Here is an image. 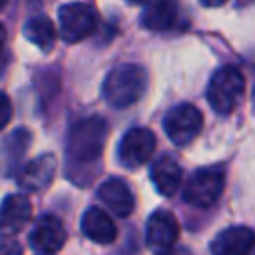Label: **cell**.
Instances as JSON below:
<instances>
[{"label": "cell", "mask_w": 255, "mask_h": 255, "mask_svg": "<svg viewBox=\"0 0 255 255\" xmlns=\"http://www.w3.org/2000/svg\"><path fill=\"white\" fill-rule=\"evenodd\" d=\"M108 137V122L90 116L70 128L66 141V173L78 185H88L100 163Z\"/></svg>", "instance_id": "cell-1"}, {"label": "cell", "mask_w": 255, "mask_h": 255, "mask_svg": "<svg viewBox=\"0 0 255 255\" xmlns=\"http://www.w3.org/2000/svg\"><path fill=\"white\" fill-rule=\"evenodd\" d=\"M147 88V72L139 64H118L112 68L104 80L102 94L106 102L114 108L133 106Z\"/></svg>", "instance_id": "cell-2"}, {"label": "cell", "mask_w": 255, "mask_h": 255, "mask_svg": "<svg viewBox=\"0 0 255 255\" xmlns=\"http://www.w3.org/2000/svg\"><path fill=\"white\" fill-rule=\"evenodd\" d=\"M243 92H245L243 72L237 66H223L211 76L205 94H207L209 106L217 114L229 116L237 108Z\"/></svg>", "instance_id": "cell-3"}, {"label": "cell", "mask_w": 255, "mask_h": 255, "mask_svg": "<svg viewBox=\"0 0 255 255\" xmlns=\"http://www.w3.org/2000/svg\"><path fill=\"white\" fill-rule=\"evenodd\" d=\"M225 185V173L221 165H209L195 169L185 187H183V199L195 207H209L213 205Z\"/></svg>", "instance_id": "cell-4"}, {"label": "cell", "mask_w": 255, "mask_h": 255, "mask_svg": "<svg viewBox=\"0 0 255 255\" xmlns=\"http://www.w3.org/2000/svg\"><path fill=\"white\" fill-rule=\"evenodd\" d=\"M203 128L201 112L191 104H177L163 116V131L175 145L191 143Z\"/></svg>", "instance_id": "cell-5"}, {"label": "cell", "mask_w": 255, "mask_h": 255, "mask_svg": "<svg viewBox=\"0 0 255 255\" xmlns=\"http://www.w3.org/2000/svg\"><path fill=\"white\" fill-rule=\"evenodd\" d=\"M60 16V34L68 44H76L90 34H94L98 26V16L92 6L76 2V4H64L58 12Z\"/></svg>", "instance_id": "cell-6"}, {"label": "cell", "mask_w": 255, "mask_h": 255, "mask_svg": "<svg viewBox=\"0 0 255 255\" xmlns=\"http://www.w3.org/2000/svg\"><path fill=\"white\" fill-rule=\"evenodd\" d=\"M155 151V135L147 128H131L118 145V159L124 167L135 169L151 159Z\"/></svg>", "instance_id": "cell-7"}, {"label": "cell", "mask_w": 255, "mask_h": 255, "mask_svg": "<svg viewBox=\"0 0 255 255\" xmlns=\"http://www.w3.org/2000/svg\"><path fill=\"white\" fill-rule=\"evenodd\" d=\"M179 237V223L173 213L165 209H157L149 215L145 225V243L151 251L161 253L175 245Z\"/></svg>", "instance_id": "cell-8"}, {"label": "cell", "mask_w": 255, "mask_h": 255, "mask_svg": "<svg viewBox=\"0 0 255 255\" xmlns=\"http://www.w3.org/2000/svg\"><path fill=\"white\" fill-rule=\"evenodd\" d=\"M30 247L38 253H56L62 249L64 241H66V231L62 221L52 215V213H44L36 219L32 231H30Z\"/></svg>", "instance_id": "cell-9"}, {"label": "cell", "mask_w": 255, "mask_h": 255, "mask_svg": "<svg viewBox=\"0 0 255 255\" xmlns=\"http://www.w3.org/2000/svg\"><path fill=\"white\" fill-rule=\"evenodd\" d=\"M32 217L30 199L22 193H10L0 203V237L8 239L20 233Z\"/></svg>", "instance_id": "cell-10"}, {"label": "cell", "mask_w": 255, "mask_h": 255, "mask_svg": "<svg viewBox=\"0 0 255 255\" xmlns=\"http://www.w3.org/2000/svg\"><path fill=\"white\" fill-rule=\"evenodd\" d=\"M56 169H58V161L52 153L38 155L18 171V185L24 191H40L52 183Z\"/></svg>", "instance_id": "cell-11"}, {"label": "cell", "mask_w": 255, "mask_h": 255, "mask_svg": "<svg viewBox=\"0 0 255 255\" xmlns=\"http://www.w3.org/2000/svg\"><path fill=\"white\" fill-rule=\"evenodd\" d=\"M100 201L118 217H128L133 211L135 199L129 185L120 177H110L98 187Z\"/></svg>", "instance_id": "cell-12"}, {"label": "cell", "mask_w": 255, "mask_h": 255, "mask_svg": "<svg viewBox=\"0 0 255 255\" xmlns=\"http://www.w3.org/2000/svg\"><path fill=\"white\" fill-rule=\"evenodd\" d=\"M149 175H151V181H153L155 189L165 197L173 195L179 189L181 181H183V169L175 161V157L169 155V153H161L159 157H155L151 161Z\"/></svg>", "instance_id": "cell-13"}, {"label": "cell", "mask_w": 255, "mask_h": 255, "mask_svg": "<svg viewBox=\"0 0 255 255\" xmlns=\"http://www.w3.org/2000/svg\"><path fill=\"white\" fill-rule=\"evenodd\" d=\"M253 231L243 225L223 229L211 241V255H249L253 249Z\"/></svg>", "instance_id": "cell-14"}, {"label": "cell", "mask_w": 255, "mask_h": 255, "mask_svg": "<svg viewBox=\"0 0 255 255\" xmlns=\"http://www.w3.org/2000/svg\"><path fill=\"white\" fill-rule=\"evenodd\" d=\"M82 231L84 235L100 245H108L116 239L118 227L112 221L110 213L104 211L102 207H88L82 215Z\"/></svg>", "instance_id": "cell-15"}, {"label": "cell", "mask_w": 255, "mask_h": 255, "mask_svg": "<svg viewBox=\"0 0 255 255\" xmlns=\"http://www.w3.org/2000/svg\"><path fill=\"white\" fill-rule=\"evenodd\" d=\"M179 2L177 0H147V6L141 14V24L147 30L163 32L177 24Z\"/></svg>", "instance_id": "cell-16"}, {"label": "cell", "mask_w": 255, "mask_h": 255, "mask_svg": "<svg viewBox=\"0 0 255 255\" xmlns=\"http://www.w3.org/2000/svg\"><path fill=\"white\" fill-rule=\"evenodd\" d=\"M24 36L42 52H50L56 44V28L50 18L34 16L24 24Z\"/></svg>", "instance_id": "cell-17"}, {"label": "cell", "mask_w": 255, "mask_h": 255, "mask_svg": "<svg viewBox=\"0 0 255 255\" xmlns=\"http://www.w3.org/2000/svg\"><path fill=\"white\" fill-rule=\"evenodd\" d=\"M28 143H30V131L20 128L16 131L10 133V137L6 139V149H8V161L10 163H16L22 153L28 149Z\"/></svg>", "instance_id": "cell-18"}, {"label": "cell", "mask_w": 255, "mask_h": 255, "mask_svg": "<svg viewBox=\"0 0 255 255\" xmlns=\"http://www.w3.org/2000/svg\"><path fill=\"white\" fill-rule=\"evenodd\" d=\"M12 120V102L10 98L0 92V129H4Z\"/></svg>", "instance_id": "cell-19"}, {"label": "cell", "mask_w": 255, "mask_h": 255, "mask_svg": "<svg viewBox=\"0 0 255 255\" xmlns=\"http://www.w3.org/2000/svg\"><path fill=\"white\" fill-rule=\"evenodd\" d=\"M0 255H22V247L18 241H2L0 243Z\"/></svg>", "instance_id": "cell-20"}, {"label": "cell", "mask_w": 255, "mask_h": 255, "mask_svg": "<svg viewBox=\"0 0 255 255\" xmlns=\"http://www.w3.org/2000/svg\"><path fill=\"white\" fill-rule=\"evenodd\" d=\"M157 255H193L189 249H185V247H169V249H165V251H161V253H157Z\"/></svg>", "instance_id": "cell-21"}, {"label": "cell", "mask_w": 255, "mask_h": 255, "mask_svg": "<svg viewBox=\"0 0 255 255\" xmlns=\"http://www.w3.org/2000/svg\"><path fill=\"white\" fill-rule=\"evenodd\" d=\"M203 6H207V8H217V6H221V4H225L227 0H199Z\"/></svg>", "instance_id": "cell-22"}, {"label": "cell", "mask_w": 255, "mask_h": 255, "mask_svg": "<svg viewBox=\"0 0 255 255\" xmlns=\"http://www.w3.org/2000/svg\"><path fill=\"white\" fill-rule=\"evenodd\" d=\"M4 46H6V28L4 24H0V56L4 52Z\"/></svg>", "instance_id": "cell-23"}, {"label": "cell", "mask_w": 255, "mask_h": 255, "mask_svg": "<svg viewBox=\"0 0 255 255\" xmlns=\"http://www.w3.org/2000/svg\"><path fill=\"white\" fill-rule=\"evenodd\" d=\"M128 2H133V4H143V2H147V0H128Z\"/></svg>", "instance_id": "cell-24"}, {"label": "cell", "mask_w": 255, "mask_h": 255, "mask_svg": "<svg viewBox=\"0 0 255 255\" xmlns=\"http://www.w3.org/2000/svg\"><path fill=\"white\" fill-rule=\"evenodd\" d=\"M4 4H6V0H0V10L4 8Z\"/></svg>", "instance_id": "cell-25"}, {"label": "cell", "mask_w": 255, "mask_h": 255, "mask_svg": "<svg viewBox=\"0 0 255 255\" xmlns=\"http://www.w3.org/2000/svg\"><path fill=\"white\" fill-rule=\"evenodd\" d=\"M40 255H54V253H40Z\"/></svg>", "instance_id": "cell-26"}]
</instances>
